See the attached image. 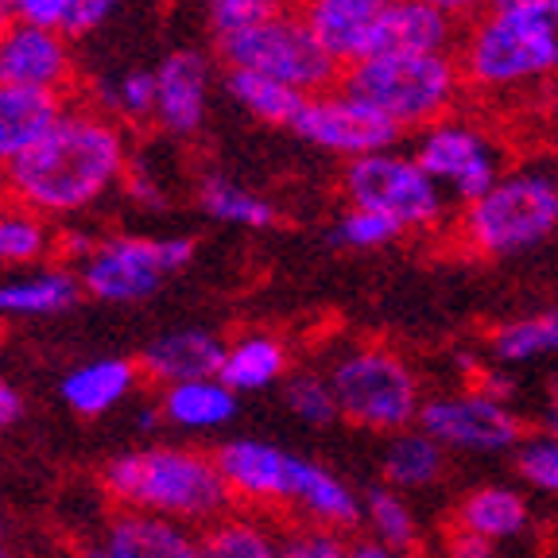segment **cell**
Segmentation results:
<instances>
[{
  "label": "cell",
  "instance_id": "d6986e66",
  "mask_svg": "<svg viewBox=\"0 0 558 558\" xmlns=\"http://www.w3.org/2000/svg\"><path fill=\"white\" fill-rule=\"evenodd\" d=\"M101 550L109 558H198V535L148 512H113Z\"/></svg>",
  "mask_w": 558,
  "mask_h": 558
},
{
  "label": "cell",
  "instance_id": "603a6c76",
  "mask_svg": "<svg viewBox=\"0 0 558 558\" xmlns=\"http://www.w3.org/2000/svg\"><path fill=\"white\" fill-rule=\"evenodd\" d=\"M140 380V365L124 357H105V361H89V365L74 368V373L62 380V400L78 415L94 418L105 415L109 408L124 400V396L136 388Z\"/></svg>",
  "mask_w": 558,
  "mask_h": 558
},
{
  "label": "cell",
  "instance_id": "ee69618b",
  "mask_svg": "<svg viewBox=\"0 0 558 558\" xmlns=\"http://www.w3.org/2000/svg\"><path fill=\"white\" fill-rule=\"evenodd\" d=\"M24 415V403H20V392L9 380H0V430L12 427L16 418Z\"/></svg>",
  "mask_w": 558,
  "mask_h": 558
},
{
  "label": "cell",
  "instance_id": "f546056e",
  "mask_svg": "<svg viewBox=\"0 0 558 558\" xmlns=\"http://www.w3.org/2000/svg\"><path fill=\"white\" fill-rule=\"evenodd\" d=\"M198 202L214 221H226V226H241V229H268L279 218L271 202L236 186L226 174H202Z\"/></svg>",
  "mask_w": 558,
  "mask_h": 558
},
{
  "label": "cell",
  "instance_id": "bcb514c9",
  "mask_svg": "<svg viewBox=\"0 0 558 558\" xmlns=\"http://www.w3.org/2000/svg\"><path fill=\"white\" fill-rule=\"evenodd\" d=\"M547 430L558 438V396H555V400H550V408H547Z\"/></svg>",
  "mask_w": 558,
  "mask_h": 558
},
{
  "label": "cell",
  "instance_id": "5b68a950",
  "mask_svg": "<svg viewBox=\"0 0 558 558\" xmlns=\"http://www.w3.org/2000/svg\"><path fill=\"white\" fill-rule=\"evenodd\" d=\"M558 233V179L550 171H508L500 183L462 209L458 236L473 256L508 260L539 248Z\"/></svg>",
  "mask_w": 558,
  "mask_h": 558
},
{
  "label": "cell",
  "instance_id": "f6af8a7d",
  "mask_svg": "<svg viewBox=\"0 0 558 558\" xmlns=\"http://www.w3.org/2000/svg\"><path fill=\"white\" fill-rule=\"evenodd\" d=\"M349 558H408V555L384 547V543H376V539H357V543H349Z\"/></svg>",
  "mask_w": 558,
  "mask_h": 558
},
{
  "label": "cell",
  "instance_id": "7dc6e473",
  "mask_svg": "<svg viewBox=\"0 0 558 558\" xmlns=\"http://www.w3.org/2000/svg\"><path fill=\"white\" fill-rule=\"evenodd\" d=\"M505 4H523V0H488V9H505Z\"/></svg>",
  "mask_w": 558,
  "mask_h": 558
},
{
  "label": "cell",
  "instance_id": "9c48e42d",
  "mask_svg": "<svg viewBox=\"0 0 558 558\" xmlns=\"http://www.w3.org/2000/svg\"><path fill=\"white\" fill-rule=\"evenodd\" d=\"M353 209H373L392 218L403 233H427L446 218V194L430 183V174L403 151H376V156L353 159L341 174Z\"/></svg>",
  "mask_w": 558,
  "mask_h": 558
},
{
  "label": "cell",
  "instance_id": "44dd1931",
  "mask_svg": "<svg viewBox=\"0 0 558 558\" xmlns=\"http://www.w3.org/2000/svg\"><path fill=\"white\" fill-rule=\"evenodd\" d=\"M66 101L0 82V171L39 144L59 124Z\"/></svg>",
  "mask_w": 558,
  "mask_h": 558
},
{
  "label": "cell",
  "instance_id": "8d00e7d4",
  "mask_svg": "<svg viewBox=\"0 0 558 558\" xmlns=\"http://www.w3.org/2000/svg\"><path fill=\"white\" fill-rule=\"evenodd\" d=\"M396 236H403V229L396 226L392 218L373 214V209H353V206H349L338 218V226L330 229V241L338 244V248H353V253H373V248L392 244Z\"/></svg>",
  "mask_w": 558,
  "mask_h": 558
},
{
  "label": "cell",
  "instance_id": "836d02e7",
  "mask_svg": "<svg viewBox=\"0 0 558 558\" xmlns=\"http://www.w3.org/2000/svg\"><path fill=\"white\" fill-rule=\"evenodd\" d=\"M97 101L105 117H124V121H144L156 117V70H129L109 82H97Z\"/></svg>",
  "mask_w": 558,
  "mask_h": 558
},
{
  "label": "cell",
  "instance_id": "7bdbcfd3",
  "mask_svg": "<svg viewBox=\"0 0 558 558\" xmlns=\"http://www.w3.org/2000/svg\"><path fill=\"white\" fill-rule=\"evenodd\" d=\"M430 9H438L442 16H450L453 24H462V20H477L481 12L488 9V0H423Z\"/></svg>",
  "mask_w": 558,
  "mask_h": 558
},
{
  "label": "cell",
  "instance_id": "83f0119b",
  "mask_svg": "<svg viewBox=\"0 0 558 558\" xmlns=\"http://www.w3.org/2000/svg\"><path fill=\"white\" fill-rule=\"evenodd\" d=\"M226 89L241 109L256 117L264 124H276V129H291L303 113L306 97L299 89L283 86L276 78H264V74H253V70H229Z\"/></svg>",
  "mask_w": 558,
  "mask_h": 558
},
{
  "label": "cell",
  "instance_id": "8992f818",
  "mask_svg": "<svg viewBox=\"0 0 558 558\" xmlns=\"http://www.w3.org/2000/svg\"><path fill=\"white\" fill-rule=\"evenodd\" d=\"M330 388L345 423L376 435H400L418 423L427 403L408 357L388 345H349L330 365Z\"/></svg>",
  "mask_w": 558,
  "mask_h": 558
},
{
  "label": "cell",
  "instance_id": "7c38bea8",
  "mask_svg": "<svg viewBox=\"0 0 558 558\" xmlns=\"http://www.w3.org/2000/svg\"><path fill=\"white\" fill-rule=\"evenodd\" d=\"M291 132L299 140H306V144H314V148L349 159V163L376 156V151H392L396 140H400V132L384 117H376L368 105L341 94V89L306 97L303 113L291 124Z\"/></svg>",
  "mask_w": 558,
  "mask_h": 558
},
{
  "label": "cell",
  "instance_id": "2e32d148",
  "mask_svg": "<svg viewBox=\"0 0 558 558\" xmlns=\"http://www.w3.org/2000/svg\"><path fill=\"white\" fill-rule=\"evenodd\" d=\"M209 62L198 51H174L156 66V124L171 136H194L206 121Z\"/></svg>",
  "mask_w": 558,
  "mask_h": 558
},
{
  "label": "cell",
  "instance_id": "8fae6325",
  "mask_svg": "<svg viewBox=\"0 0 558 558\" xmlns=\"http://www.w3.org/2000/svg\"><path fill=\"white\" fill-rule=\"evenodd\" d=\"M415 427L427 430L438 446H446V453H500L512 450L523 435L515 411L505 400H493L488 392H481V388L430 396L418 411Z\"/></svg>",
  "mask_w": 558,
  "mask_h": 558
},
{
  "label": "cell",
  "instance_id": "6da1fadb",
  "mask_svg": "<svg viewBox=\"0 0 558 558\" xmlns=\"http://www.w3.org/2000/svg\"><path fill=\"white\" fill-rule=\"evenodd\" d=\"M129 163V144L113 117L66 101L59 124L0 171V194L39 218H70L97 206L113 186H124Z\"/></svg>",
  "mask_w": 558,
  "mask_h": 558
},
{
  "label": "cell",
  "instance_id": "681fc988",
  "mask_svg": "<svg viewBox=\"0 0 558 558\" xmlns=\"http://www.w3.org/2000/svg\"><path fill=\"white\" fill-rule=\"evenodd\" d=\"M0 16L9 20V0H0Z\"/></svg>",
  "mask_w": 558,
  "mask_h": 558
},
{
  "label": "cell",
  "instance_id": "f35d334b",
  "mask_svg": "<svg viewBox=\"0 0 558 558\" xmlns=\"http://www.w3.org/2000/svg\"><path fill=\"white\" fill-rule=\"evenodd\" d=\"M520 477L539 493H558V438H535L520 450Z\"/></svg>",
  "mask_w": 558,
  "mask_h": 558
},
{
  "label": "cell",
  "instance_id": "ab89813d",
  "mask_svg": "<svg viewBox=\"0 0 558 558\" xmlns=\"http://www.w3.org/2000/svg\"><path fill=\"white\" fill-rule=\"evenodd\" d=\"M9 20L35 27H54V32H66L70 20V0H9Z\"/></svg>",
  "mask_w": 558,
  "mask_h": 558
},
{
  "label": "cell",
  "instance_id": "7402d4cb",
  "mask_svg": "<svg viewBox=\"0 0 558 558\" xmlns=\"http://www.w3.org/2000/svg\"><path fill=\"white\" fill-rule=\"evenodd\" d=\"M453 523L497 547V543L515 539V535L527 532L532 505H527L523 493H515V488H508V485H477L473 493H465V497L458 500Z\"/></svg>",
  "mask_w": 558,
  "mask_h": 558
},
{
  "label": "cell",
  "instance_id": "277c9868",
  "mask_svg": "<svg viewBox=\"0 0 558 558\" xmlns=\"http://www.w3.org/2000/svg\"><path fill=\"white\" fill-rule=\"evenodd\" d=\"M338 89L368 105L403 136L453 117L465 82L458 54H376L341 70Z\"/></svg>",
  "mask_w": 558,
  "mask_h": 558
},
{
  "label": "cell",
  "instance_id": "7a4b0ae2",
  "mask_svg": "<svg viewBox=\"0 0 558 558\" xmlns=\"http://www.w3.org/2000/svg\"><path fill=\"white\" fill-rule=\"evenodd\" d=\"M465 89L485 97L558 82V0L485 9L458 39Z\"/></svg>",
  "mask_w": 558,
  "mask_h": 558
},
{
  "label": "cell",
  "instance_id": "ffe728a7",
  "mask_svg": "<svg viewBox=\"0 0 558 558\" xmlns=\"http://www.w3.org/2000/svg\"><path fill=\"white\" fill-rule=\"evenodd\" d=\"M291 515L311 527H330V532H349L361 523V493H353L349 481L330 473L318 462H299L295 493H291Z\"/></svg>",
  "mask_w": 558,
  "mask_h": 558
},
{
  "label": "cell",
  "instance_id": "4dcf8cb0",
  "mask_svg": "<svg viewBox=\"0 0 558 558\" xmlns=\"http://www.w3.org/2000/svg\"><path fill=\"white\" fill-rule=\"evenodd\" d=\"M276 539L253 512H229L198 535V558H276Z\"/></svg>",
  "mask_w": 558,
  "mask_h": 558
},
{
  "label": "cell",
  "instance_id": "ac0fdd59",
  "mask_svg": "<svg viewBox=\"0 0 558 558\" xmlns=\"http://www.w3.org/2000/svg\"><path fill=\"white\" fill-rule=\"evenodd\" d=\"M458 24L423 0H392L376 32L373 54H453L458 51Z\"/></svg>",
  "mask_w": 558,
  "mask_h": 558
},
{
  "label": "cell",
  "instance_id": "d4e9b609",
  "mask_svg": "<svg viewBox=\"0 0 558 558\" xmlns=\"http://www.w3.org/2000/svg\"><path fill=\"white\" fill-rule=\"evenodd\" d=\"M159 411H163V418H171L174 427L214 430V427H226L229 418L236 415V392L226 388L218 376L171 384L159 396Z\"/></svg>",
  "mask_w": 558,
  "mask_h": 558
},
{
  "label": "cell",
  "instance_id": "3957f363",
  "mask_svg": "<svg viewBox=\"0 0 558 558\" xmlns=\"http://www.w3.org/2000/svg\"><path fill=\"white\" fill-rule=\"evenodd\" d=\"M101 488L124 512L163 515L174 523H218L233 508L214 453L183 446L121 453L101 470Z\"/></svg>",
  "mask_w": 558,
  "mask_h": 558
},
{
  "label": "cell",
  "instance_id": "cb8c5ba5",
  "mask_svg": "<svg viewBox=\"0 0 558 558\" xmlns=\"http://www.w3.org/2000/svg\"><path fill=\"white\" fill-rule=\"evenodd\" d=\"M82 299V279L74 268H44L27 279L0 283V314L16 318H44V314H62Z\"/></svg>",
  "mask_w": 558,
  "mask_h": 558
},
{
  "label": "cell",
  "instance_id": "4316f807",
  "mask_svg": "<svg viewBox=\"0 0 558 558\" xmlns=\"http://www.w3.org/2000/svg\"><path fill=\"white\" fill-rule=\"evenodd\" d=\"M283 373H288V345L271 333H244L226 345L218 380L233 392H260L283 380Z\"/></svg>",
  "mask_w": 558,
  "mask_h": 558
},
{
  "label": "cell",
  "instance_id": "484cf974",
  "mask_svg": "<svg viewBox=\"0 0 558 558\" xmlns=\"http://www.w3.org/2000/svg\"><path fill=\"white\" fill-rule=\"evenodd\" d=\"M384 485H392L396 493H415V488H430L446 473V446H438L427 430H400L384 446Z\"/></svg>",
  "mask_w": 558,
  "mask_h": 558
},
{
  "label": "cell",
  "instance_id": "1f68e13d",
  "mask_svg": "<svg viewBox=\"0 0 558 558\" xmlns=\"http://www.w3.org/2000/svg\"><path fill=\"white\" fill-rule=\"evenodd\" d=\"M493 353L500 365H527L558 353V311L523 314L493 330Z\"/></svg>",
  "mask_w": 558,
  "mask_h": 558
},
{
  "label": "cell",
  "instance_id": "9a60e30c",
  "mask_svg": "<svg viewBox=\"0 0 558 558\" xmlns=\"http://www.w3.org/2000/svg\"><path fill=\"white\" fill-rule=\"evenodd\" d=\"M392 0H299L295 9L323 51L341 70L357 66L373 54L376 32Z\"/></svg>",
  "mask_w": 558,
  "mask_h": 558
},
{
  "label": "cell",
  "instance_id": "30bf717a",
  "mask_svg": "<svg viewBox=\"0 0 558 558\" xmlns=\"http://www.w3.org/2000/svg\"><path fill=\"white\" fill-rule=\"evenodd\" d=\"M411 156L430 174V183L446 194V202L453 198L462 206H473L500 183V156L493 140L462 117H446L435 129L418 132Z\"/></svg>",
  "mask_w": 558,
  "mask_h": 558
},
{
  "label": "cell",
  "instance_id": "c3c4849f",
  "mask_svg": "<svg viewBox=\"0 0 558 558\" xmlns=\"http://www.w3.org/2000/svg\"><path fill=\"white\" fill-rule=\"evenodd\" d=\"M82 558H109V555H105L101 547H94V550H86V555H82Z\"/></svg>",
  "mask_w": 558,
  "mask_h": 558
},
{
  "label": "cell",
  "instance_id": "e0dca14e",
  "mask_svg": "<svg viewBox=\"0 0 558 558\" xmlns=\"http://www.w3.org/2000/svg\"><path fill=\"white\" fill-rule=\"evenodd\" d=\"M221 361H226V341L214 330H171L163 338L151 341L144 353H140V373L159 380L163 388L186 380H209V376L221 373Z\"/></svg>",
  "mask_w": 558,
  "mask_h": 558
},
{
  "label": "cell",
  "instance_id": "d6a6232c",
  "mask_svg": "<svg viewBox=\"0 0 558 558\" xmlns=\"http://www.w3.org/2000/svg\"><path fill=\"white\" fill-rule=\"evenodd\" d=\"M51 253L47 218L0 194V264H39Z\"/></svg>",
  "mask_w": 558,
  "mask_h": 558
},
{
  "label": "cell",
  "instance_id": "4fadbf2b",
  "mask_svg": "<svg viewBox=\"0 0 558 558\" xmlns=\"http://www.w3.org/2000/svg\"><path fill=\"white\" fill-rule=\"evenodd\" d=\"M0 82L70 101L78 86V59L66 32L4 20L0 27Z\"/></svg>",
  "mask_w": 558,
  "mask_h": 558
},
{
  "label": "cell",
  "instance_id": "60d3db41",
  "mask_svg": "<svg viewBox=\"0 0 558 558\" xmlns=\"http://www.w3.org/2000/svg\"><path fill=\"white\" fill-rule=\"evenodd\" d=\"M121 0H70V20H66V35H86L94 27H101L105 20L113 16V9Z\"/></svg>",
  "mask_w": 558,
  "mask_h": 558
},
{
  "label": "cell",
  "instance_id": "816d5d0a",
  "mask_svg": "<svg viewBox=\"0 0 558 558\" xmlns=\"http://www.w3.org/2000/svg\"><path fill=\"white\" fill-rule=\"evenodd\" d=\"M0 27H4V16H0Z\"/></svg>",
  "mask_w": 558,
  "mask_h": 558
},
{
  "label": "cell",
  "instance_id": "f907efd6",
  "mask_svg": "<svg viewBox=\"0 0 558 558\" xmlns=\"http://www.w3.org/2000/svg\"><path fill=\"white\" fill-rule=\"evenodd\" d=\"M0 558H12V555H9V547H4V543H0Z\"/></svg>",
  "mask_w": 558,
  "mask_h": 558
},
{
  "label": "cell",
  "instance_id": "e575fe53",
  "mask_svg": "<svg viewBox=\"0 0 558 558\" xmlns=\"http://www.w3.org/2000/svg\"><path fill=\"white\" fill-rule=\"evenodd\" d=\"M295 4L299 0H206V12L214 39L226 44V39L253 32V27L283 16V12H295Z\"/></svg>",
  "mask_w": 558,
  "mask_h": 558
},
{
  "label": "cell",
  "instance_id": "ba28073f",
  "mask_svg": "<svg viewBox=\"0 0 558 558\" xmlns=\"http://www.w3.org/2000/svg\"><path fill=\"white\" fill-rule=\"evenodd\" d=\"M191 260V236H105L78 260V279L97 303H140Z\"/></svg>",
  "mask_w": 558,
  "mask_h": 558
},
{
  "label": "cell",
  "instance_id": "74e56055",
  "mask_svg": "<svg viewBox=\"0 0 558 558\" xmlns=\"http://www.w3.org/2000/svg\"><path fill=\"white\" fill-rule=\"evenodd\" d=\"M276 558H349V543L341 532L330 527H311V523H291L276 539Z\"/></svg>",
  "mask_w": 558,
  "mask_h": 558
},
{
  "label": "cell",
  "instance_id": "d590c367",
  "mask_svg": "<svg viewBox=\"0 0 558 558\" xmlns=\"http://www.w3.org/2000/svg\"><path fill=\"white\" fill-rule=\"evenodd\" d=\"M283 403L291 408V415L311 423V427H330L333 418H341L330 376H318V373L291 376V380L283 384Z\"/></svg>",
  "mask_w": 558,
  "mask_h": 558
},
{
  "label": "cell",
  "instance_id": "b9f144b4",
  "mask_svg": "<svg viewBox=\"0 0 558 558\" xmlns=\"http://www.w3.org/2000/svg\"><path fill=\"white\" fill-rule=\"evenodd\" d=\"M446 558H493V543L465 532L458 523H450V532H446Z\"/></svg>",
  "mask_w": 558,
  "mask_h": 558
},
{
  "label": "cell",
  "instance_id": "52a82bcc",
  "mask_svg": "<svg viewBox=\"0 0 558 558\" xmlns=\"http://www.w3.org/2000/svg\"><path fill=\"white\" fill-rule=\"evenodd\" d=\"M218 51L229 70H253V74L299 89L303 97L330 94L341 82V66L323 51V44L303 24L299 9L236 35V39H226V44H218Z\"/></svg>",
  "mask_w": 558,
  "mask_h": 558
},
{
  "label": "cell",
  "instance_id": "5bb4252c",
  "mask_svg": "<svg viewBox=\"0 0 558 558\" xmlns=\"http://www.w3.org/2000/svg\"><path fill=\"white\" fill-rule=\"evenodd\" d=\"M233 505L253 508V512H288L291 493H295L299 453L283 446L260 442V438H233L214 453Z\"/></svg>",
  "mask_w": 558,
  "mask_h": 558
},
{
  "label": "cell",
  "instance_id": "f1b7e54d",
  "mask_svg": "<svg viewBox=\"0 0 558 558\" xmlns=\"http://www.w3.org/2000/svg\"><path fill=\"white\" fill-rule=\"evenodd\" d=\"M361 523H368V539L400 550L408 558L418 547V515L411 500L396 493L392 485H376L361 497Z\"/></svg>",
  "mask_w": 558,
  "mask_h": 558
}]
</instances>
